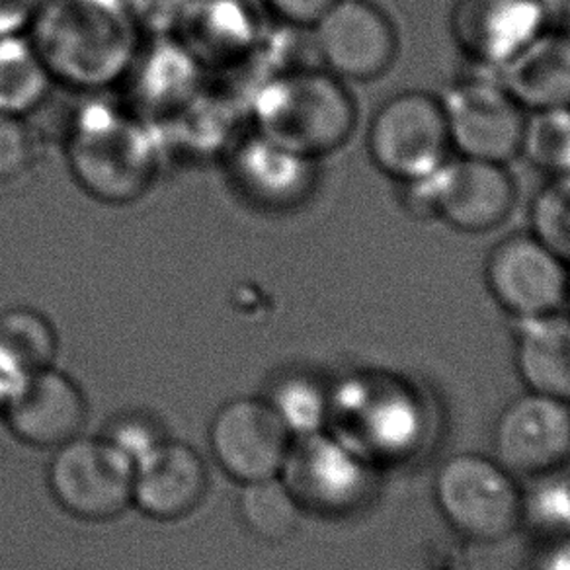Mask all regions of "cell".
Returning a JSON list of instances; mask_svg holds the SVG:
<instances>
[{
    "label": "cell",
    "instance_id": "1",
    "mask_svg": "<svg viewBox=\"0 0 570 570\" xmlns=\"http://www.w3.org/2000/svg\"><path fill=\"white\" fill-rule=\"evenodd\" d=\"M26 33L53 82L87 95L127 79L141 53L129 0H46Z\"/></svg>",
    "mask_w": 570,
    "mask_h": 570
},
{
    "label": "cell",
    "instance_id": "2",
    "mask_svg": "<svg viewBox=\"0 0 570 570\" xmlns=\"http://www.w3.org/2000/svg\"><path fill=\"white\" fill-rule=\"evenodd\" d=\"M65 147L75 183L106 206L139 202L159 175L155 134L131 111L114 104L92 100L82 106Z\"/></svg>",
    "mask_w": 570,
    "mask_h": 570
},
{
    "label": "cell",
    "instance_id": "3",
    "mask_svg": "<svg viewBox=\"0 0 570 570\" xmlns=\"http://www.w3.org/2000/svg\"><path fill=\"white\" fill-rule=\"evenodd\" d=\"M254 131L318 160L356 131L357 106L346 82L323 67H295L264 80L253 98Z\"/></svg>",
    "mask_w": 570,
    "mask_h": 570
},
{
    "label": "cell",
    "instance_id": "4",
    "mask_svg": "<svg viewBox=\"0 0 570 570\" xmlns=\"http://www.w3.org/2000/svg\"><path fill=\"white\" fill-rule=\"evenodd\" d=\"M331 396L328 430L356 445L377 468L420 453L430 434V409L409 381L380 372L350 373Z\"/></svg>",
    "mask_w": 570,
    "mask_h": 570
},
{
    "label": "cell",
    "instance_id": "5",
    "mask_svg": "<svg viewBox=\"0 0 570 570\" xmlns=\"http://www.w3.org/2000/svg\"><path fill=\"white\" fill-rule=\"evenodd\" d=\"M518 199L507 165L453 155L436 173L401 184V204L416 219H438L453 229L481 235L508 222Z\"/></svg>",
    "mask_w": 570,
    "mask_h": 570
},
{
    "label": "cell",
    "instance_id": "6",
    "mask_svg": "<svg viewBox=\"0 0 570 570\" xmlns=\"http://www.w3.org/2000/svg\"><path fill=\"white\" fill-rule=\"evenodd\" d=\"M434 500L444 522L471 543H499L522 530V487L492 455L463 452L445 460Z\"/></svg>",
    "mask_w": 570,
    "mask_h": 570
},
{
    "label": "cell",
    "instance_id": "7",
    "mask_svg": "<svg viewBox=\"0 0 570 570\" xmlns=\"http://www.w3.org/2000/svg\"><path fill=\"white\" fill-rule=\"evenodd\" d=\"M375 469L356 445L326 428L292 442L279 479L303 514L348 518L375 497Z\"/></svg>",
    "mask_w": 570,
    "mask_h": 570
},
{
    "label": "cell",
    "instance_id": "8",
    "mask_svg": "<svg viewBox=\"0 0 570 570\" xmlns=\"http://www.w3.org/2000/svg\"><path fill=\"white\" fill-rule=\"evenodd\" d=\"M365 147L377 170L395 183H416L436 173L453 157L440 98L420 90L389 98L367 127Z\"/></svg>",
    "mask_w": 570,
    "mask_h": 570
},
{
    "label": "cell",
    "instance_id": "9",
    "mask_svg": "<svg viewBox=\"0 0 570 570\" xmlns=\"http://www.w3.org/2000/svg\"><path fill=\"white\" fill-rule=\"evenodd\" d=\"M475 71L455 80L440 98L453 155L508 165L522 153L528 111L502 87L497 72Z\"/></svg>",
    "mask_w": 570,
    "mask_h": 570
},
{
    "label": "cell",
    "instance_id": "10",
    "mask_svg": "<svg viewBox=\"0 0 570 570\" xmlns=\"http://www.w3.org/2000/svg\"><path fill=\"white\" fill-rule=\"evenodd\" d=\"M134 463L108 438L79 436L57 448L48 481L65 512L110 522L134 504Z\"/></svg>",
    "mask_w": 570,
    "mask_h": 570
},
{
    "label": "cell",
    "instance_id": "11",
    "mask_svg": "<svg viewBox=\"0 0 570 570\" xmlns=\"http://www.w3.org/2000/svg\"><path fill=\"white\" fill-rule=\"evenodd\" d=\"M484 284L514 321L559 313L569 303L570 266L533 233H515L494 245Z\"/></svg>",
    "mask_w": 570,
    "mask_h": 570
},
{
    "label": "cell",
    "instance_id": "12",
    "mask_svg": "<svg viewBox=\"0 0 570 570\" xmlns=\"http://www.w3.org/2000/svg\"><path fill=\"white\" fill-rule=\"evenodd\" d=\"M492 458L518 481L567 468L570 401L535 391L512 399L494 424Z\"/></svg>",
    "mask_w": 570,
    "mask_h": 570
},
{
    "label": "cell",
    "instance_id": "13",
    "mask_svg": "<svg viewBox=\"0 0 570 570\" xmlns=\"http://www.w3.org/2000/svg\"><path fill=\"white\" fill-rule=\"evenodd\" d=\"M311 30L321 67L344 82L380 79L399 53L393 20L370 0H338Z\"/></svg>",
    "mask_w": 570,
    "mask_h": 570
},
{
    "label": "cell",
    "instance_id": "14",
    "mask_svg": "<svg viewBox=\"0 0 570 570\" xmlns=\"http://www.w3.org/2000/svg\"><path fill=\"white\" fill-rule=\"evenodd\" d=\"M292 442L268 399H235L217 411L209 428L215 461L240 484L279 476Z\"/></svg>",
    "mask_w": 570,
    "mask_h": 570
},
{
    "label": "cell",
    "instance_id": "15",
    "mask_svg": "<svg viewBox=\"0 0 570 570\" xmlns=\"http://www.w3.org/2000/svg\"><path fill=\"white\" fill-rule=\"evenodd\" d=\"M539 0H455L450 30L475 69L499 72L549 26Z\"/></svg>",
    "mask_w": 570,
    "mask_h": 570
},
{
    "label": "cell",
    "instance_id": "16",
    "mask_svg": "<svg viewBox=\"0 0 570 570\" xmlns=\"http://www.w3.org/2000/svg\"><path fill=\"white\" fill-rule=\"evenodd\" d=\"M233 188L248 206L266 214H289L317 190V160L289 151L268 137L248 135L230 153Z\"/></svg>",
    "mask_w": 570,
    "mask_h": 570
},
{
    "label": "cell",
    "instance_id": "17",
    "mask_svg": "<svg viewBox=\"0 0 570 570\" xmlns=\"http://www.w3.org/2000/svg\"><path fill=\"white\" fill-rule=\"evenodd\" d=\"M2 414L20 442L57 450L82 436L88 404L82 389L53 365L28 377Z\"/></svg>",
    "mask_w": 570,
    "mask_h": 570
},
{
    "label": "cell",
    "instance_id": "18",
    "mask_svg": "<svg viewBox=\"0 0 570 570\" xmlns=\"http://www.w3.org/2000/svg\"><path fill=\"white\" fill-rule=\"evenodd\" d=\"M209 473L191 445L163 440L135 465L134 504L159 522H178L206 500Z\"/></svg>",
    "mask_w": 570,
    "mask_h": 570
},
{
    "label": "cell",
    "instance_id": "19",
    "mask_svg": "<svg viewBox=\"0 0 570 570\" xmlns=\"http://www.w3.org/2000/svg\"><path fill=\"white\" fill-rule=\"evenodd\" d=\"M497 77L528 114L570 110L569 30L547 26Z\"/></svg>",
    "mask_w": 570,
    "mask_h": 570
},
{
    "label": "cell",
    "instance_id": "20",
    "mask_svg": "<svg viewBox=\"0 0 570 570\" xmlns=\"http://www.w3.org/2000/svg\"><path fill=\"white\" fill-rule=\"evenodd\" d=\"M514 364L528 391L570 401V315L515 321Z\"/></svg>",
    "mask_w": 570,
    "mask_h": 570
},
{
    "label": "cell",
    "instance_id": "21",
    "mask_svg": "<svg viewBox=\"0 0 570 570\" xmlns=\"http://www.w3.org/2000/svg\"><path fill=\"white\" fill-rule=\"evenodd\" d=\"M53 85L28 33L0 36V111L26 118L40 108Z\"/></svg>",
    "mask_w": 570,
    "mask_h": 570
},
{
    "label": "cell",
    "instance_id": "22",
    "mask_svg": "<svg viewBox=\"0 0 570 570\" xmlns=\"http://www.w3.org/2000/svg\"><path fill=\"white\" fill-rule=\"evenodd\" d=\"M59 338L53 323L32 307L0 313V362L22 377H32L56 365Z\"/></svg>",
    "mask_w": 570,
    "mask_h": 570
},
{
    "label": "cell",
    "instance_id": "23",
    "mask_svg": "<svg viewBox=\"0 0 570 570\" xmlns=\"http://www.w3.org/2000/svg\"><path fill=\"white\" fill-rule=\"evenodd\" d=\"M238 510L246 528L272 543L292 538L303 515L294 494L287 491L279 476L245 484Z\"/></svg>",
    "mask_w": 570,
    "mask_h": 570
},
{
    "label": "cell",
    "instance_id": "24",
    "mask_svg": "<svg viewBox=\"0 0 570 570\" xmlns=\"http://www.w3.org/2000/svg\"><path fill=\"white\" fill-rule=\"evenodd\" d=\"M268 403L294 440L313 436L328 428V387L311 375L299 373L277 381L269 393Z\"/></svg>",
    "mask_w": 570,
    "mask_h": 570
},
{
    "label": "cell",
    "instance_id": "25",
    "mask_svg": "<svg viewBox=\"0 0 570 570\" xmlns=\"http://www.w3.org/2000/svg\"><path fill=\"white\" fill-rule=\"evenodd\" d=\"M522 489V528L538 541L570 539V473L557 469Z\"/></svg>",
    "mask_w": 570,
    "mask_h": 570
},
{
    "label": "cell",
    "instance_id": "26",
    "mask_svg": "<svg viewBox=\"0 0 570 570\" xmlns=\"http://www.w3.org/2000/svg\"><path fill=\"white\" fill-rule=\"evenodd\" d=\"M522 155L549 176L570 175V110L530 111Z\"/></svg>",
    "mask_w": 570,
    "mask_h": 570
},
{
    "label": "cell",
    "instance_id": "27",
    "mask_svg": "<svg viewBox=\"0 0 570 570\" xmlns=\"http://www.w3.org/2000/svg\"><path fill=\"white\" fill-rule=\"evenodd\" d=\"M531 233L570 266V175L551 176L530 206Z\"/></svg>",
    "mask_w": 570,
    "mask_h": 570
},
{
    "label": "cell",
    "instance_id": "28",
    "mask_svg": "<svg viewBox=\"0 0 570 570\" xmlns=\"http://www.w3.org/2000/svg\"><path fill=\"white\" fill-rule=\"evenodd\" d=\"M36 159V141L24 118L0 111V183L26 175Z\"/></svg>",
    "mask_w": 570,
    "mask_h": 570
},
{
    "label": "cell",
    "instance_id": "29",
    "mask_svg": "<svg viewBox=\"0 0 570 570\" xmlns=\"http://www.w3.org/2000/svg\"><path fill=\"white\" fill-rule=\"evenodd\" d=\"M106 438L134 465H137L145 455H149L165 440L151 420L139 419V416H126L119 420L111 426Z\"/></svg>",
    "mask_w": 570,
    "mask_h": 570
},
{
    "label": "cell",
    "instance_id": "30",
    "mask_svg": "<svg viewBox=\"0 0 570 570\" xmlns=\"http://www.w3.org/2000/svg\"><path fill=\"white\" fill-rule=\"evenodd\" d=\"M338 0H264L266 9L285 24L313 28Z\"/></svg>",
    "mask_w": 570,
    "mask_h": 570
},
{
    "label": "cell",
    "instance_id": "31",
    "mask_svg": "<svg viewBox=\"0 0 570 570\" xmlns=\"http://www.w3.org/2000/svg\"><path fill=\"white\" fill-rule=\"evenodd\" d=\"M46 0H0V36L22 33Z\"/></svg>",
    "mask_w": 570,
    "mask_h": 570
},
{
    "label": "cell",
    "instance_id": "32",
    "mask_svg": "<svg viewBox=\"0 0 570 570\" xmlns=\"http://www.w3.org/2000/svg\"><path fill=\"white\" fill-rule=\"evenodd\" d=\"M530 570H570V539L539 541Z\"/></svg>",
    "mask_w": 570,
    "mask_h": 570
},
{
    "label": "cell",
    "instance_id": "33",
    "mask_svg": "<svg viewBox=\"0 0 570 570\" xmlns=\"http://www.w3.org/2000/svg\"><path fill=\"white\" fill-rule=\"evenodd\" d=\"M26 380L28 377H22L20 373L10 370L4 362H0V412L7 411V406L12 403V399L22 389Z\"/></svg>",
    "mask_w": 570,
    "mask_h": 570
},
{
    "label": "cell",
    "instance_id": "34",
    "mask_svg": "<svg viewBox=\"0 0 570 570\" xmlns=\"http://www.w3.org/2000/svg\"><path fill=\"white\" fill-rule=\"evenodd\" d=\"M539 2H541V4L549 10V14H551L554 10L564 9L570 0H539Z\"/></svg>",
    "mask_w": 570,
    "mask_h": 570
},
{
    "label": "cell",
    "instance_id": "35",
    "mask_svg": "<svg viewBox=\"0 0 570 570\" xmlns=\"http://www.w3.org/2000/svg\"><path fill=\"white\" fill-rule=\"evenodd\" d=\"M569 303H570V289H569Z\"/></svg>",
    "mask_w": 570,
    "mask_h": 570
}]
</instances>
